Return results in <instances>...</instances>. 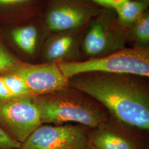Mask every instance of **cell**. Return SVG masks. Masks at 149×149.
I'll use <instances>...</instances> for the list:
<instances>
[{"mask_svg": "<svg viewBox=\"0 0 149 149\" xmlns=\"http://www.w3.org/2000/svg\"><path fill=\"white\" fill-rule=\"evenodd\" d=\"M135 74L89 72L69 79V87L104 107L120 127L133 134L149 129V88Z\"/></svg>", "mask_w": 149, "mask_h": 149, "instance_id": "1", "label": "cell"}, {"mask_svg": "<svg viewBox=\"0 0 149 149\" xmlns=\"http://www.w3.org/2000/svg\"><path fill=\"white\" fill-rule=\"evenodd\" d=\"M42 124L74 123L92 129L111 122L106 109L81 91L68 87L53 93L32 96Z\"/></svg>", "mask_w": 149, "mask_h": 149, "instance_id": "2", "label": "cell"}, {"mask_svg": "<svg viewBox=\"0 0 149 149\" xmlns=\"http://www.w3.org/2000/svg\"><path fill=\"white\" fill-rule=\"evenodd\" d=\"M58 64L68 79L89 72L135 74L148 78L149 48H124L102 57Z\"/></svg>", "mask_w": 149, "mask_h": 149, "instance_id": "3", "label": "cell"}, {"mask_svg": "<svg viewBox=\"0 0 149 149\" xmlns=\"http://www.w3.org/2000/svg\"><path fill=\"white\" fill-rule=\"evenodd\" d=\"M127 29L119 22L113 10L102 9L86 28L81 43L84 56L99 58L125 48Z\"/></svg>", "mask_w": 149, "mask_h": 149, "instance_id": "4", "label": "cell"}, {"mask_svg": "<svg viewBox=\"0 0 149 149\" xmlns=\"http://www.w3.org/2000/svg\"><path fill=\"white\" fill-rule=\"evenodd\" d=\"M102 9L90 0H47L41 18L49 32L86 27Z\"/></svg>", "mask_w": 149, "mask_h": 149, "instance_id": "5", "label": "cell"}, {"mask_svg": "<svg viewBox=\"0 0 149 149\" xmlns=\"http://www.w3.org/2000/svg\"><path fill=\"white\" fill-rule=\"evenodd\" d=\"M86 128L72 123L42 124L21 143L19 149H85L89 144Z\"/></svg>", "mask_w": 149, "mask_h": 149, "instance_id": "6", "label": "cell"}, {"mask_svg": "<svg viewBox=\"0 0 149 149\" xmlns=\"http://www.w3.org/2000/svg\"><path fill=\"white\" fill-rule=\"evenodd\" d=\"M42 124L32 96L0 100V127L16 141L24 142Z\"/></svg>", "mask_w": 149, "mask_h": 149, "instance_id": "7", "label": "cell"}, {"mask_svg": "<svg viewBox=\"0 0 149 149\" xmlns=\"http://www.w3.org/2000/svg\"><path fill=\"white\" fill-rule=\"evenodd\" d=\"M0 27L13 52L29 63L39 58L43 43L50 33L41 16L22 23Z\"/></svg>", "mask_w": 149, "mask_h": 149, "instance_id": "8", "label": "cell"}, {"mask_svg": "<svg viewBox=\"0 0 149 149\" xmlns=\"http://www.w3.org/2000/svg\"><path fill=\"white\" fill-rule=\"evenodd\" d=\"M11 72L24 80L32 96L50 94L69 87V79L64 75L56 63L23 61Z\"/></svg>", "mask_w": 149, "mask_h": 149, "instance_id": "9", "label": "cell"}, {"mask_svg": "<svg viewBox=\"0 0 149 149\" xmlns=\"http://www.w3.org/2000/svg\"><path fill=\"white\" fill-rule=\"evenodd\" d=\"M87 26L79 29L49 33L40 50V62L58 63L83 61L81 43Z\"/></svg>", "mask_w": 149, "mask_h": 149, "instance_id": "10", "label": "cell"}, {"mask_svg": "<svg viewBox=\"0 0 149 149\" xmlns=\"http://www.w3.org/2000/svg\"><path fill=\"white\" fill-rule=\"evenodd\" d=\"M89 143L98 149H141L133 134L108 123L89 133Z\"/></svg>", "mask_w": 149, "mask_h": 149, "instance_id": "11", "label": "cell"}, {"mask_svg": "<svg viewBox=\"0 0 149 149\" xmlns=\"http://www.w3.org/2000/svg\"><path fill=\"white\" fill-rule=\"evenodd\" d=\"M46 2L45 0H0V27L22 23L41 16Z\"/></svg>", "mask_w": 149, "mask_h": 149, "instance_id": "12", "label": "cell"}, {"mask_svg": "<svg viewBox=\"0 0 149 149\" xmlns=\"http://www.w3.org/2000/svg\"><path fill=\"white\" fill-rule=\"evenodd\" d=\"M149 2L140 0H121L112 8L123 27L127 29L148 10Z\"/></svg>", "mask_w": 149, "mask_h": 149, "instance_id": "13", "label": "cell"}, {"mask_svg": "<svg viewBox=\"0 0 149 149\" xmlns=\"http://www.w3.org/2000/svg\"><path fill=\"white\" fill-rule=\"evenodd\" d=\"M127 40L133 47L149 48V13L145 11L127 29Z\"/></svg>", "mask_w": 149, "mask_h": 149, "instance_id": "14", "label": "cell"}, {"mask_svg": "<svg viewBox=\"0 0 149 149\" xmlns=\"http://www.w3.org/2000/svg\"><path fill=\"white\" fill-rule=\"evenodd\" d=\"M23 62L6 43L0 27V74L14 71Z\"/></svg>", "mask_w": 149, "mask_h": 149, "instance_id": "15", "label": "cell"}, {"mask_svg": "<svg viewBox=\"0 0 149 149\" xmlns=\"http://www.w3.org/2000/svg\"><path fill=\"white\" fill-rule=\"evenodd\" d=\"M0 75L13 97L32 96L25 82L19 76L12 72Z\"/></svg>", "mask_w": 149, "mask_h": 149, "instance_id": "16", "label": "cell"}, {"mask_svg": "<svg viewBox=\"0 0 149 149\" xmlns=\"http://www.w3.org/2000/svg\"><path fill=\"white\" fill-rule=\"evenodd\" d=\"M21 144L11 138L0 127V149H19Z\"/></svg>", "mask_w": 149, "mask_h": 149, "instance_id": "17", "label": "cell"}, {"mask_svg": "<svg viewBox=\"0 0 149 149\" xmlns=\"http://www.w3.org/2000/svg\"><path fill=\"white\" fill-rule=\"evenodd\" d=\"M12 97H15L12 95L2 79V77L0 75V100L8 99Z\"/></svg>", "mask_w": 149, "mask_h": 149, "instance_id": "18", "label": "cell"}, {"mask_svg": "<svg viewBox=\"0 0 149 149\" xmlns=\"http://www.w3.org/2000/svg\"><path fill=\"white\" fill-rule=\"evenodd\" d=\"M98 5H101L106 8L112 9L115 5L121 0H90Z\"/></svg>", "mask_w": 149, "mask_h": 149, "instance_id": "19", "label": "cell"}, {"mask_svg": "<svg viewBox=\"0 0 149 149\" xmlns=\"http://www.w3.org/2000/svg\"><path fill=\"white\" fill-rule=\"evenodd\" d=\"M85 149H97L96 148H95V146H93V145H92L91 144H88V145L86 147Z\"/></svg>", "mask_w": 149, "mask_h": 149, "instance_id": "20", "label": "cell"}, {"mask_svg": "<svg viewBox=\"0 0 149 149\" xmlns=\"http://www.w3.org/2000/svg\"><path fill=\"white\" fill-rule=\"evenodd\" d=\"M140 1H146V2H149V0H140Z\"/></svg>", "mask_w": 149, "mask_h": 149, "instance_id": "21", "label": "cell"}]
</instances>
